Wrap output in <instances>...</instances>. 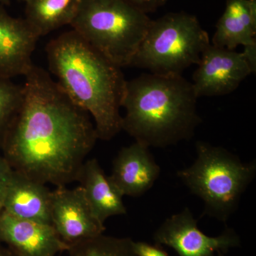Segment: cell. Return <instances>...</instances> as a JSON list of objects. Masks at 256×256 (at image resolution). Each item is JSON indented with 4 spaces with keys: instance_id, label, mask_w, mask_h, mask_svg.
<instances>
[{
    "instance_id": "6da1fadb",
    "label": "cell",
    "mask_w": 256,
    "mask_h": 256,
    "mask_svg": "<svg viewBox=\"0 0 256 256\" xmlns=\"http://www.w3.org/2000/svg\"><path fill=\"white\" fill-rule=\"evenodd\" d=\"M24 77L22 100L1 146L4 158L34 181L66 186L77 181L98 139L95 124L45 69L34 64Z\"/></svg>"
},
{
    "instance_id": "7a4b0ae2",
    "label": "cell",
    "mask_w": 256,
    "mask_h": 256,
    "mask_svg": "<svg viewBox=\"0 0 256 256\" xmlns=\"http://www.w3.org/2000/svg\"><path fill=\"white\" fill-rule=\"evenodd\" d=\"M50 73L73 101L95 122L98 138L110 140L122 130L120 114L127 80L120 67L89 44L74 30L46 46Z\"/></svg>"
},
{
    "instance_id": "3957f363",
    "label": "cell",
    "mask_w": 256,
    "mask_h": 256,
    "mask_svg": "<svg viewBox=\"0 0 256 256\" xmlns=\"http://www.w3.org/2000/svg\"><path fill=\"white\" fill-rule=\"evenodd\" d=\"M197 99L182 75L143 74L126 82L122 130L149 148L188 140L202 122Z\"/></svg>"
},
{
    "instance_id": "277c9868",
    "label": "cell",
    "mask_w": 256,
    "mask_h": 256,
    "mask_svg": "<svg viewBox=\"0 0 256 256\" xmlns=\"http://www.w3.org/2000/svg\"><path fill=\"white\" fill-rule=\"evenodd\" d=\"M196 158L178 176L204 203L203 215L226 222L256 174V161L242 162L226 148L198 141Z\"/></svg>"
},
{
    "instance_id": "5b68a950",
    "label": "cell",
    "mask_w": 256,
    "mask_h": 256,
    "mask_svg": "<svg viewBox=\"0 0 256 256\" xmlns=\"http://www.w3.org/2000/svg\"><path fill=\"white\" fill-rule=\"evenodd\" d=\"M152 20L126 0H82L72 30L120 68L130 66Z\"/></svg>"
},
{
    "instance_id": "8992f818",
    "label": "cell",
    "mask_w": 256,
    "mask_h": 256,
    "mask_svg": "<svg viewBox=\"0 0 256 256\" xmlns=\"http://www.w3.org/2000/svg\"><path fill=\"white\" fill-rule=\"evenodd\" d=\"M210 44L196 16L185 12L168 13L152 20L130 66L160 75H182L198 64Z\"/></svg>"
},
{
    "instance_id": "52a82bcc",
    "label": "cell",
    "mask_w": 256,
    "mask_h": 256,
    "mask_svg": "<svg viewBox=\"0 0 256 256\" xmlns=\"http://www.w3.org/2000/svg\"><path fill=\"white\" fill-rule=\"evenodd\" d=\"M154 240L174 249L178 256H216L240 245V237L232 228L216 237L204 234L188 208L166 218L156 229Z\"/></svg>"
},
{
    "instance_id": "ba28073f",
    "label": "cell",
    "mask_w": 256,
    "mask_h": 256,
    "mask_svg": "<svg viewBox=\"0 0 256 256\" xmlns=\"http://www.w3.org/2000/svg\"><path fill=\"white\" fill-rule=\"evenodd\" d=\"M193 75L197 97L227 95L238 88L254 68L244 52L208 45L204 50Z\"/></svg>"
},
{
    "instance_id": "9c48e42d",
    "label": "cell",
    "mask_w": 256,
    "mask_h": 256,
    "mask_svg": "<svg viewBox=\"0 0 256 256\" xmlns=\"http://www.w3.org/2000/svg\"><path fill=\"white\" fill-rule=\"evenodd\" d=\"M50 222L68 245L104 233L106 226L94 214L80 186H60L52 192Z\"/></svg>"
},
{
    "instance_id": "30bf717a",
    "label": "cell",
    "mask_w": 256,
    "mask_h": 256,
    "mask_svg": "<svg viewBox=\"0 0 256 256\" xmlns=\"http://www.w3.org/2000/svg\"><path fill=\"white\" fill-rule=\"evenodd\" d=\"M0 242L8 244L16 256H55L69 248L52 225L20 220L3 210L0 212Z\"/></svg>"
},
{
    "instance_id": "8fae6325",
    "label": "cell",
    "mask_w": 256,
    "mask_h": 256,
    "mask_svg": "<svg viewBox=\"0 0 256 256\" xmlns=\"http://www.w3.org/2000/svg\"><path fill=\"white\" fill-rule=\"evenodd\" d=\"M160 172V166L150 148L136 141L118 153L108 178L122 196L137 197L152 188Z\"/></svg>"
},
{
    "instance_id": "7c38bea8",
    "label": "cell",
    "mask_w": 256,
    "mask_h": 256,
    "mask_svg": "<svg viewBox=\"0 0 256 256\" xmlns=\"http://www.w3.org/2000/svg\"><path fill=\"white\" fill-rule=\"evenodd\" d=\"M38 40L24 18H14L0 4V78L24 76Z\"/></svg>"
},
{
    "instance_id": "4fadbf2b",
    "label": "cell",
    "mask_w": 256,
    "mask_h": 256,
    "mask_svg": "<svg viewBox=\"0 0 256 256\" xmlns=\"http://www.w3.org/2000/svg\"><path fill=\"white\" fill-rule=\"evenodd\" d=\"M256 0H227L212 44L228 50L244 46L248 60L256 69Z\"/></svg>"
},
{
    "instance_id": "5bb4252c",
    "label": "cell",
    "mask_w": 256,
    "mask_h": 256,
    "mask_svg": "<svg viewBox=\"0 0 256 256\" xmlns=\"http://www.w3.org/2000/svg\"><path fill=\"white\" fill-rule=\"evenodd\" d=\"M52 192L43 184L14 171L3 212L15 218L50 224Z\"/></svg>"
},
{
    "instance_id": "9a60e30c",
    "label": "cell",
    "mask_w": 256,
    "mask_h": 256,
    "mask_svg": "<svg viewBox=\"0 0 256 256\" xmlns=\"http://www.w3.org/2000/svg\"><path fill=\"white\" fill-rule=\"evenodd\" d=\"M77 182H80L94 214L102 224L110 217L127 213L124 196L114 188L97 160L84 163Z\"/></svg>"
},
{
    "instance_id": "2e32d148",
    "label": "cell",
    "mask_w": 256,
    "mask_h": 256,
    "mask_svg": "<svg viewBox=\"0 0 256 256\" xmlns=\"http://www.w3.org/2000/svg\"><path fill=\"white\" fill-rule=\"evenodd\" d=\"M82 0H24V18L38 38L72 24Z\"/></svg>"
},
{
    "instance_id": "e0dca14e",
    "label": "cell",
    "mask_w": 256,
    "mask_h": 256,
    "mask_svg": "<svg viewBox=\"0 0 256 256\" xmlns=\"http://www.w3.org/2000/svg\"><path fill=\"white\" fill-rule=\"evenodd\" d=\"M69 256H138L129 238H116L104 234L69 245Z\"/></svg>"
},
{
    "instance_id": "ac0fdd59",
    "label": "cell",
    "mask_w": 256,
    "mask_h": 256,
    "mask_svg": "<svg viewBox=\"0 0 256 256\" xmlns=\"http://www.w3.org/2000/svg\"><path fill=\"white\" fill-rule=\"evenodd\" d=\"M23 96V86L11 79L0 78V146L6 131L18 112Z\"/></svg>"
},
{
    "instance_id": "d6986e66",
    "label": "cell",
    "mask_w": 256,
    "mask_h": 256,
    "mask_svg": "<svg viewBox=\"0 0 256 256\" xmlns=\"http://www.w3.org/2000/svg\"><path fill=\"white\" fill-rule=\"evenodd\" d=\"M14 174V170L5 159L4 156H0V212L2 210L5 196L9 188L12 178Z\"/></svg>"
},
{
    "instance_id": "ffe728a7",
    "label": "cell",
    "mask_w": 256,
    "mask_h": 256,
    "mask_svg": "<svg viewBox=\"0 0 256 256\" xmlns=\"http://www.w3.org/2000/svg\"><path fill=\"white\" fill-rule=\"evenodd\" d=\"M133 248L138 256H169L161 248L146 242L133 240Z\"/></svg>"
},
{
    "instance_id": "44dd1931",
    "label": "cell",
    "mask_w": 256,
    "mask_h": 256,
    "mask_svg": "<svg viewBox=\"0 0 256 256\" xmlns=\"http://www.w3.org/2000/svg\"><path fill=\"white\" fill-rule=\"evenodd\" d=\"M126 1L148 14V13L154 12L159 8L164 6L168 0H126Z\"/></svg>"
},
{
    "instance_id": "7402d4cb",
    "label": "cell",
    "mask_w": 256,
    "mask_h": 256,
    "mask_svg": "<svg viewBox=\"0 0 256 256\" xmlns=\"http://www.w3.org/2000/svg\"><path fill=\"white\" fill-rule=\"evenodd\" d=\"M0 256H16L10 249L0 246Z\"/></svg>"
},
{
    "instance_id": "603a6c76",
    "label": "cell",
    "mask_w": 256,
    "mask_h": 256,
    "mask_svg": "<svg viewBox=\"0 0 256 256\" xmlns=\"http://www.w3.org/2000/svg\"><path fill=\"white\" fill-rule=\"evenodd\" d=\"M0 4L4 5V6H9L11 4L10 0H0Z\"/></svg>"
},
{
    "instance_id": "cb8c5ba5",
    "label": "cell",
    "mask_w": 256,
    "mask_h": 256,
    "mask_svg": "<svg viewBox=\"0 0 256 256\" xmlns=\"http://www.w3.org/2000/svg\"><path fill=\"white\" fill-rule=\"evenodd\" d=\"M216 256H225V254H224V252H220L217 254Z\"/></svg>"
},
{
    "instance_id": "d4e9b609",
    "label": "cell",
    "mask_w": 256,
    "mask_h": 256,
    "mask_svg": "<svg viewBox=\"0 0 256 256\" xmlns=\"http://www.w3.org/2000/svg\"><path fill=\"white\" fill-rule=\"evenodd\" d=\"M18 1L20 2H24V0H18Z\"/></svg>"
}]
</instances>
